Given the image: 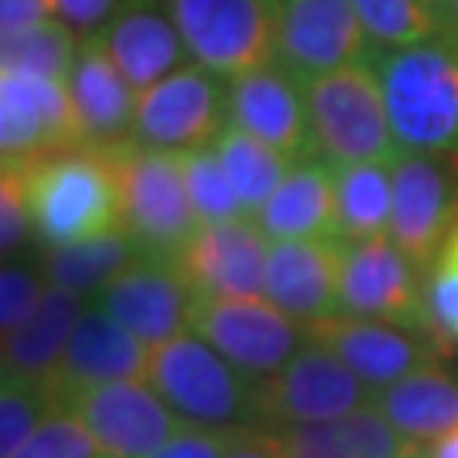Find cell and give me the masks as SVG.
Wrapping results in <instances>:
<instances>
[{
    "instance_id": "1",
    "label": "cell",
    "mask_w": 458,
    "mask_h": 458,
    "mask_svg": "<svg viewBox=\"0 0 458 458\" xmlns=\"http://www.w3.org/2000/svg\"><path fill=\"white\" fill-rule=\"evenodd\" d=\"M387 119L401 153L458 160V48L431 38L401 51H377Z\"/></svg>"
},
{
    "instance_id": "2",
    "label": "cell",
    "mask_w": 458,
    "mask_h": 458,
    "mask_svg": "<svg viewBox=\"0 0 458 458\" xmlns=\"http://www.w3.org/2000/svg\"><path fill=\"white\" fill-rule=\"evenodd\" d=\"M34 242L45 248L79 245L123 228V200L106 149L75 147L24 166Z\"/></svg>"
},
{
    "instance_id": "3",
    "label": "cell",
    "mask_w": 458,
    "mask_h": 458,
    "mask_svg": "<svg viewBox=\"0 0 458 458\" xmlns=\"http://www.w3.org/2000/svg\"><path fill=\"white\" fill-rule=\"evenodd\" d=\"M106 153L119 181L123 228L130 231L140 255L177 259L200 228L183 181L181 153L149 149L136 140L109 147Z\"/></svg>"
},
{
    "instance_id": "4",
    "label": "cell",
    "mask_w": 458,
    "mask_h": 458,
    "mask_svg": "<svg viewBox=\"0 0 458 458\" xmlns=\"http://www.w3.org/2000/svg\"><path fill=\"white\" fill-rule=\"evenodd\" d=\"M306 109H310L316 153L333 166L350 164H394V140L380 79L374 62L346 65L327 72L319 79L302 82Z\"/></svg>"
},
{
    "instance_id": "5",
    "label": "cell",
    "mask_w": 458,
    "mask_h": 458,
    "mask_svg": "<svg viewBox=\"0 0 458 458\" xmlns=\"http://www.w3.org/2000/svg\"><path fill=\"white\" fill-rule=\"evenodd\" d=\"M147 380L157 387L183 425L231 428L255 425V384L231 360H225L200 336H174L149 350Z\"/></svg>"
},
{
    "instance_id": "6",
    "label": "cell",
    "mask_w": 458,
    "mask_h": 458,
    "mask_svg": "<svg viewBox=\"0 0 458 458\" xmlns=\"http://www.w3.org/2000/svg\"><path fill=\"white\" fill-rule=\"evenodd\" d=\"M191 62L238 79L276 62V0H164Z\"/></svg>"
},
{
    "instance_id": "7",
    "label": "cell",
    "mask_w": 458,
    "mask_h": 458,
    "mask_svg": "<svg viewBox=\"0 0 458 458\" xmlns=\"http://www.w3.org/2000/svg\"><path fill=\"white\" fill-rule=\"evenodd\" d=\"M374 391L329 346L306 340L276 377L255 384V428H289L344 418L370 404Z\"/></svg>"
},
{
    "instance_id": "8",
    "label": "cell",
    "mask_w": 458,
    "mask_h": 458,
    "mask_svg": "<svg viewBox=\"0 0 458 458\" xmlns=\"http://www.w3.org/2000/svg\"><path fill=\"white\" fill-rule=\"evenodd\" d=\"M191 329L231 360L248 380H268L310 340L306 327L265 299L197 295Z\"/></svg>"
},
{
    "instance_id": "9",
    "label": "cell",
    "mask_w": 458,
    "mask_h": 458,
    "mask_svg": "<svg viewBox=\"0 0 458 458\" xmlns=\"http://www.w3.org/2000/svg\"><path fill=\"white\" fill-rule=\"evenodd\" d=\"M336 316L394 323L431 336L425 272L397 248L394 238H374L357 245L344 242Z\"/></svg>"
},
{
    "instance_id": "10",
    "label": "cell",
    "mask_w": 458,
    "mask_h": 458,
    "mask_svg": "<svg viewBox=\"0 0 458 458\" xmlns=\"http://www.w3.org/2000/svg\"><path fill=\"white\" fill-rule=\"evenodd\" d=\"M228 126V82L200 65H183L140 96L132 140L164 153L211 147Z\"/></svg>"
},
{
    "instance_id": "11",
    "label": "cell",
    "mask_w": 458,
    "mask_h": 458,
    "mask_svg": "<svg viewBox=\"0 0 458 458\" xmlns=\"http://www.w3.org/2000/svg\"><path fill=\"white\" fill-rule=\"evenodd\" d=\"M458 225V160L397 153L391 238L425 276Z\"/></svg>"
},
{
    "instance_id": "12",
    "label": "cell",
    "mask_w": 458,
    "mask_h": 458,
    "mask_svg": "<svg viewBox=\"0 0 458 458\" xmlns=\"http://www.w3.org/2000/svg\"><path fill=\"white\" fill-rule=\"evenodd\" d=\"M374 58L353 0H276V62L299 82Z\"/></svg>"
},
{
    "instance_id": "13",
    "label": "cell",
    "mask_w": 458,
    "mask_h": 458,
    "mask_svg": "<svg viewBox=\"0 0 458 458\" xmlns=\"http://www.w3.org/2000/svg\"><path fill=\"white\" fill-rule=\"evenodd\" d=\"M82 147L75 102L65 82L0 72V157L7 166H31L41 157Z\"/></svg>"
},
{
    "instance_id": "14",
    "label": "cell",
    "mask_w": 458,
    "mask_h": 458,
    "mask_svg": "<svg viewBox=\"0 0 458 458\" xmlns=\"http://www.w3.org/2000/svg\"><path fill=\"white\" fill-rule=\"evenodd\" d=\"M72 411L92 431L102 458H149L183 428L181 414L143 380H113L82 391Z\"/></svg>"
},
{
    "instance_id": "15",
    "label": "cell",
    "mask_w": 458,
    "mask_h": 458,
    "mask_svg": "<svg viewBox=\"0 0 458 458\" xmlns=\"http://www.w3.org/2000/svg\"><path fill=\"white\" fill-rule=\"evenodd\" d=\"M96 302L143 344L160 346L191 329L197 293L174 259L140 255L96 295Z\"/></svg>"
},
{
    "instance_id": "16",
    "label": "cell",
    "mask_w": 458,
    "mask_h": 458,
    "mask_svg": "<svg viewBox=\"0 0 458 458\" xmlns=\"http://www.w3.org/2000/svg\"><path fill=\"white\" fill-rule=\"evenodd\" d=\"M268 234L255 217L200 225L191 245L174 262L197 295L208 299H259L268 276Z\"/></svg>"
},
{
    "instance_id": "17",
    "label": "cell",
    "mask_w": 458,
    "mask_h": 458,
    "mask_svg": "<svg viewBox=\"0 0 458 458\" xmlns=\"http://www.w3.org/2000/svg\"><path fill=\"white\" fill-rule=\"evenodd\" d=\"M306 333L310 340L329 346L374 394L421 367H435L438 357H445V350L428 333L377 319L329 316L306 327Z\"/></svg>"
},
{
    "instance_id": "18",
    "label": "cell",
    "mask_w": 458,
    "mask_h": 458,
    "mask_svg": "<svg viewBox=\"0 0 458 458\" xmlns=\"http://www.w3.org/2000/svg\"><path fill=\"white\" fill-rule=\"evenodd\" d=\"M149 350L153 346L123 327L113 312L92 302L79 316L65 357L45 387L58 401V408L72 411V401L89 387L113 380H147Z\"/></svg>"
},
{
    "instance_id": "19",
    "label": "cell",
    "mask_w": 458,
    "mask_h": 458,
    "mask_svg": "<svg viewBox=\"0 0 458 458\" xmlns=\"http://www.w3.org/2000/svg\"><path fill=\"white\" fill-rule=\"evenodd\" d=\"M228 123L282 149L293 160L316 157L310 109L302 82L278 62L251 68L228 82Z\"/></svg>"
},
{
    "instance_id": "20",
    "label": "cell",
    "mask_w": 458,
    "mask_h": 458,
    "mask_svg": "<svg viewBox=\"0 0 458 458\" xmlns=\"http://www.w3.org/2000/svg\"><path fill=\"white\" fill-rule=\"evenodd\" d=\"M340 238H302L272 242L265 299L289 312L302 327L329 319L340 312Z\"/></svg>"
},
{
    "instance_id": "21",
    "label": "cell",
    "mask_w": 458,
    "mask_h": 458,
    "mask_svg": "<svg viewBox=\"0 0 458 458\" xmlns=\"http://www.w3.org/2000/svg\"><path fill=\"white\" fill-rule=\"evenodd\" d=\"M92 41L113 58L140 96L177 68L191 65L187 45L174 17L166 14L164 0H126L113 24Z\"/></svg>"
},
{
    "instance_id": "22",
    "label": "cell",
    "mask_w": 458,
    "mask_h": 458,
    "mask_svg": "<svg viewBox=\"0 0 458 458\" xmlns=\"http://www.w3.org/2000/svg\"><path fill=\"white\" fill-rule=\"evenodd\" d=\"M68 96L75 102L82 147L109 149L132 140L140 92L115 68V62L96 41H82L75 68L68 75Z\"/></svg>"
},
{
    "instance_id": "23",
    "label": "cell",
    "mask_w": 458,
    "mask_h": 458,
    "mask_svg": "<svg viewBox=\"0 0 458 458\" xmlns=\"http://www.w3.org/2000/svg\"><path fill=\"white\" fill-rule=\"evenodd\" d=\"M272 435L285 458H397L414 445L377 404H363L329 421L276 428Z\"/></svg>"
},
{
    "instance_id": "24",
    "label": "cell",
    "mask_w": 458,
    "mask_h": 458,
    "mask_svg": "<svg viewBox=\"0 0 458 458\" xmlns=\"http://www.w3.org/2000/svg\"><path fill=\"white\" fill-rule=\"evenodd\" d=\"M272 242L336 238V177L327 160H299L272 200L255 214Z\"/></svg>"
},
{
    "instance_id": "25",
    "label": "cell",
    "mask_w": 458,
    "mask_h": 458,
    "mask_svg": "<svg viewBox=\"0 0 458 458\" xmlns=\"http://www.w3.org/2000/svg\"><path fill=\"white\" fill-rule=\"evenodd\" d=\"M82 312L85 295L62 289V285H48L31 319L14 336L4 340V377L28 380V384H48L65 357L68 340Z\"/></svg>"
},
{
    "instance_id": "26",
    "label": "cell",
    "mask_w": 458,
    "mask_h": 458,
    "mask_svg": "<svg viewBox=\"0 0 458 458\" xmlns=\"http://www.w3.org/2000/svg\"><path fill=\"white\" fill-rule=\"evenodd\" d=\"M374 404L408 442H435L458 428V374L421 367L374 394Z\"/></svg>"
},
{
    "instance_id": "27",
    "label": "cell",
    "mask_w": 458,
    "mask_h": 458,
    "mask_svg": "<svg viewBox=\"0 0 458 458\" xmlns=\"http://www.w3.org/2000/svg\"><path fill=\"white\" fill-rule=\"evenodd\" d=\"M394 164L333 166L336 177V238L346 245L374 242L391 231Z\"/></svg>"
},
{
    "instance_id": "28",
    "label": "cell",
    "mask_w": 458,
    "mask_h": 458,
    "mask_svg": "<svg viewBox=\"0 0 458 458\" xmlns=\"http://www.w3.org/2000/svg\"><path fill=\"white\" fill-rule=\"evenodd\" d=\"M136 259H140V248L130 238V231L115 228L98 238L79 242V245L48 248L41 251L38 265L48 278V285H62L79 295H96Z\"/></svg>"
},
{
    "instance_id": "29",
    "label": "cell",
    "mask_w": 458,
    "mask_h": 458,
    "mask_svg": "<svg viewBox=\"0 0 458 458\" xmlns=\"http://www.w3.org/2000/svg\"><path fill=\"white\" fill-rule=\"evenodd\" d=\"M211 147L221 157L225 170H228V181L234 187L238 200H242V208L251 217L272 200V194L293 174V166L299 164V160H293L282 149L262 143L259 136H251V132H245L242 126H234V123H228L221 130V136L214 140Z\"/></svg>"
},
{
    "instance_id": "30",
    "label": "cell",
    "mask_w": 458,
    "mask_h": 458,
    "mask_svg": "<svg viewBox=\"0 0 458 458\" xmlns=\"http://www.w3.org/2000/svg\"><path fill=\"white\" fill-rule=\"evenodd\" d=\"M79 48H82V38L51 17L28 31L0 38V65H4L0 72H21V75L68 82Z\"/></svg>"
},
{
    "instance_id": "31",
    "label": "cell",
    "mask_w": 458,
    "mask_h": 458,
    "mask_svg": "<svg viewBox=\"0 0 458 458\" xmlns=\"http://www.w3.org/2000/svg\"><path fill=\"white\" fill-rule=\"evenodd\" d=\"M374 51H401L448 31L445 21L425 0H353Z\"/></svg>"
},
{
    "instance_id": "32",
    "label": "cell",
    "mask_w": 458,
    "mask_h": 458,
    "mask_svg": "<svg viewBox=\"0 0 458 458\" xmlns=\"http://www.w3.org/2000/svg\"><path fill=\"white\" fill-rule=\"evenodd\" d=\"M181 166L183 181H187V194H191V204H194V214L200 225L251 217L242 208L238 194H234V187L228 181V170L221 164V157L214 153V147L181 153Z\"/></svg>"
},
{
    "instance_id": "33",
    "label": "cell",
    "mask_w": 458,
    "mask_h": 458,
    "mask_svg": "<svg viewBox=\"0 0 458 458\" xmlns=\"http://www.w3.org/2000/svg\"><path fill=\"white\" fill-rule=\"evenodd\" d=\"M55 411L62 408L45 384L4 377V387H0V458L14 455Z\"/></svg>"
},
{
    "instance_id": "34",
    "label": "cell",
    "mask_w": 458,
    "mask_h": 458,
    "mask_svg": "<svg viewBox=\"0 0 458 458\" xmlns=\"http://www.w3.org/2000/svg\"><path fill=\"white\" fill-rule=\"evenodd\" d=\"M428 329L445 353L458 350V225L428 276Z\"/></svg>"
},
{
    "instance_id": "35",
    "label": "cell",
    "mask_w": 458,
    "mask_h": 458,
    "mask_svg": "<svg viewBox=\"0 0 458 458\" xmlns=\"http://www.w3.org/2000/svg\"><path fill=\"white\" fill-rule=\"evenodd\" d=\"M7 458H102V452L75 411H55L48 421Z\"/></svg>"
},
{
    "instance_id": "36",
    "label": "cell",
    "mask_w": 458,
    "mask_h": 458,
    "mask_svg": "<svg viewBox=\"0 0 458 458\" xmlns=\"http://www.w3.org/2000/svg\"><path fill=\"white\" fill-rule=\"evenodd\" d=\"M48 282L41 265H24V262H7L0 272V336H14L34 316V310L45 299V285Z\"/></svg>"
},
{
    "instance_id": "37",
    "label": "cell",
    "mask_w": 458,
    "mask_h": 458,
    "mask_svg": "<svg viewBox=\"0 0 458 458\" xmlns=\"http://www.w3.org/2000/svg\"><path fill=\"white\" fill-rule=\"evenodd\" d=\"M34 234L31 225V204H28V181H24V166L4 164L0 177V248L11 259L28 245Z\"/></svg>"
},
{
    "instance_id": "38",
    "label": "cell",
    "mask_w": 458,
    "mask_h": 458,
    "mask_svg": "<svg viewBox=\"0 0 458 458\" xmlns=\"http://www.w3.org/2000/svg\"><path fill=\"white\" fill-rule=\"evenodd\" d=\"M238 428L217 431V428L183 425L166 445H160L149 458H228Z\"/></svg>"
},
{
    "instance_id": "39",
    "label": "cell",
    "mask_w": 458,
    "mask_h": 458,
    "mask_svg": "<svg viewBox=\"0 0 458 458\" xmlns=\"http://www.w3.org/2000/svg\"><path fill=\"white\" fill-rule=\"evenodd\" d=\"M123 7H126V0H51L55 21L72 28L82 41L98 38Z\"/></svg>"
},
{
    "instance_id": "40",
    "label": "cell",
    "mask_w": 458,
    "mask_h": 458,
    "mask_svg": "<svg viewBox=\"0 0 458 458\" xmlns=\"http://www.w3.org/2000/svg\"><path fill=\"white\" fill-rule=\"evenodd\" d=\"M51 17H55L51 0H0V38L28 31Z\"/></svg>"
},
{
    "instance_id": "41",
    "label": "cell",
    "mask_w": 458,
    "mask_h": 458,
    "mask_svg": "<svg viewBox=\"0 0 458 458\" xmlns=\"http://www.w3.org/2000/svg\"><path fill=\"white\" fill-rule=\"evenodd\" d=\"M228 458H285V455H282L276 435H272L268 428L245 425V428H238Z\"/></svg>"
},
{
    "instance_id": "42",
    "label": "cell",
    "mask_w": 458,
    "mask_h": 458,
    "mask_svg": "<svg viewBox=\"0 0 458 458\" xmlns=\"http://www.w3.org/2000/svg\"><path fill=\"white\" fill-rule=\"evenodd\" d=\"M428 455L431 458H458V428H452V431L442 435V438H435L431 448H428Z\"/></svg>"
},
{
    "instance_id": "43",
    "label": "cell",
    "mask_w": 458,
    "mask_h": 458,
    "mask_svg": "<svg viewBox=\"0 0 458 458\" xmlns=\"http://www.w3.org/2000/svg\"><path fill=\"white\" fill-rule=\"evenodd\" d=\"M397 458H431V455H428V448H421V445L414 442V445H408Z\"/></svg>"
},
{
    "instance_id": "44",
    "label": "cell",
    "mask_w": 458,
    "mask_h": 458,
    "mask_svg": "<svg viewBox=\"0 0 458 458\" xmlns=\"http://www.w3.org/2000/svg\"><path fill=\"white\" fill-rule=\"evenodd\" d=\"M425 4H431V7H435V11H438V14H448V0H425Z\"/></svg>"
},
{
    "instance_id": "45",
    "label": "cell",
    "mask_w": 458,
    "mask_h": 458,
    "mask_svg": "<svg viewBox=\"0 0 458 458\" xmlns=\"http://www.w3.org/2000/svg\"><path fill=\"white\" fill-rule=\"evenodd\" d=\"M448 38H452V41H455V48H458V21H452V24H448Z\"/></svg>"
},
{
    "instance_id": "46",
    "label": "cell",
    "mask_w": 458,
    "mask_h": 458,
    "mask_svg": "<svg viewBox=\"0 0 458 458\" xmlns=\"http://www.w3.org/2000/svg\"><path fill=\"white\" fill-rule=\"evenodd\" d=\"M448 17L458 21V0H448Z\"/></svg>"
}]
</instances>
